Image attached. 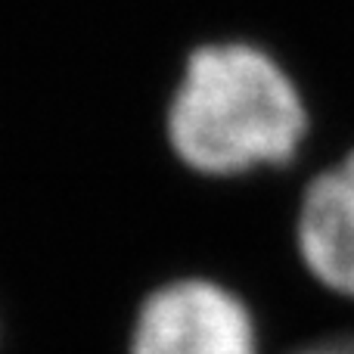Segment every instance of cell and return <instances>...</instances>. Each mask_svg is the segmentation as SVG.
I'll return each instance as SVG.
<instances>
[{
    "label": "cell",
    "instance_id": "obj_3",
    "mask_svg": "<svg viewBox=\"0 0 354 354\" xmlns=\"http://www.w3.org/2000/svg\"><path fill=\"white\" fill-rule=\"evenodd\" d=\"M299 252L324 286L354 299V153L305 189Z\"/></svg>",
    "mask_w": 354,
    "mask_h": 354
},
{
    "label": "cell",
    "instance_id": "obj_1",
    "mask_svg": "<svg viewBox=\"0 0 354 354\" xmlns=\"http://www.w3.org/2000/svg\"><path fill=\"white\" fill-rule=\"evenodd\" d=\"M305 131L308 112L289 75L245 44L196 50L168 109L174 153L202 174L283 165Z\"/></svg>",
    "mask_w": 354,
    "mask_h": 354
},
{
    "label": "cell",
    "instance_id": "obj_4",
    "mask_svg": "<svg viewBox=\"0 0 354 354\" xmlns=\"http://www.w3.org/2000/svg\"><path fill=\"white\" fill-rule=\"evenodd\" d=\"M299 354H354V336L330 339V342L311 345V348H305V351H299Z\"/></svg>",
    "mask_w": 354,
    "mask_h": 354
},
{
    "label": "cell",
    "instance_id": "obj_2",
    "mask_svg": "<svg viewBox=\"0 0 354 354\" xmlns=\"http://www.w3.org/2000/svg\"><path fill=\"white\" fill-rule=\"evenodd\" d=\"M131 354H258V339L233 292L208 280H180L143 301Z\"/></svg>",
    "mask_w": 354,
    "mask_h": 354
}]
</instances>
